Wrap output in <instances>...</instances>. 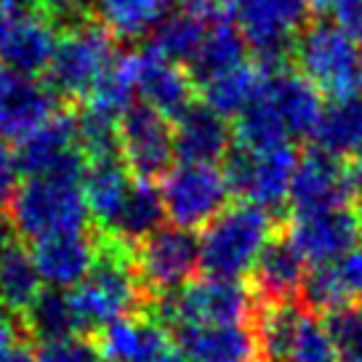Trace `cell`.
I'll use <instances>...</instances> for the list:
<instances>
[{
	"label": "cell",
	"mask_w": 362,
	"mask_h": 362,
	"mask_svg": "<svg viewBox=\"0 0 362 362\" xmlns=\"http://www.w3.org/2000/svg\"><path fill=\"white\" fill-rule=\"evenodd\" d=\"M88 205L80 189V181L54 179V176H33L13 192L6 205L3 218L13 238L27 245L57 235L86 232Z\"/></svg>",
	"instance_id": "3957f363"
},
{
	"label": "cell",
	"mask_w": 362,
	"mask_h": 362,
	"mask_svg": "<svg viewBox=\"0 0 362 362\" xmlns=\"http://www.w3.org/2000/svg\"><path fill=\"white\" fill-rule=\"evenodd\" d=\"M3 221H6V218H0V245H3V240L8 238V235H6V232H3Z\"/></svg>",
	"instance_id": "bcb514c9"
},
{
	"label": "cell",
	"mask_w": 362,
	"mask_h": 362,
	"mask_svg": "<svg viewBox=\"0 0 362 362\" xmlns=\"http://www.w3.org/2000/svg\"><path fill=\"white\" fill-rule=\"evenodd\" d=\"M306 269L309 267L304 256L296 250L280 221L250 269L248 288L256 304H285V301L301 298Z\"/></svg>",
	"instance_id": "ac0fdd59"
},
{
	"label": "cell",
	"mask_w": 362,
	"mask_h": 362,
	"mask_svg": "<svg viewBox=\"0 0 362 362\" xmlns=\"http://www.w3.org/2000/svg\"><path fill=\"white\" fill-rule=\"evenodd\" d=\"M349 173H351L354 187H357V192H362V147H360V152L349 160Z\"/></svg>",
	"instance_id": "7bdbcfd3"
},
{
	"label": "cell",
	"mask_w": 362,
	"mask_h": 362,
	"mask_svg": "<svg viewBox=\"0 0 362 362\" xmlns=\"http://www.w3.org/2000/svg\"><path fill=\"white\" fill-rule=\"evenodd\" d=\"M90 13L115 40H136L158 27L168 13V0H93Z\"/></svg>",
	"instance_id": "4dcf8cb0"
},
{
	"label": "cell",
	"mask_w": 362,
	"mask_h": 362,
	"mask_svg": "<svg viewBox=\"0 0 362 362\" xmlns=\"http://www.w3.org/2000/svg\"><path fill=\"white\" fill-rule=\"evenodd\" d=\"M211 24L216 22H205L203 16H197L194 11H189L187 6L179 3V8L165 13L160 19L158 27L152 30V43H149V48L163 54L170 62H176V64H189Z\"/></svg>",
	"instance_id": "1f68e13d"
},
{
	"label": "cell",
	"mask_w": 362,
	"mask_h": 362,
	"mask_svg": "<svg viewBox=\"0 0 362 362\" xmlns=\"http://www.w3.org/2000/svg\"><path fill=\"white\" fill-rule=\"evenodd\" d=\"M136 272L152 298L192 283L200 269V238L179 226H160L141 245H136Z\"/></svg>",
	"instance_id": "7c38bea8"
},
{
	"label": "cell",
	"mask_w": 362,
	"mask_h": 362,
	"mask_svg": "<svg viewBox=\"0 0 362 362\" xmlns=\"http://www.w3.org/2000/svg\"><path fill=\"white\" fill-rule=\"evenodd\" d=\"M232 149V125L211 107L194 102L173 123V152L189 165H214Z\"/></svg>",
	"instance_id": "7402d4cb"
},
{
	"label": "cell",
	"mask_w": 362,
	"mask_h": 362,
	"mask_svg": "<svg viewBox=\"0 0 362 362\" xmlns=\"http://www.w3.org/2000/svg\"><path fill=\"white\" fill-rule=\"evenodd\" d=\"M296 144L250 152L232 144L224 158V176L232 194H238L243 203H253L267 214H280L288 208L291 181L298 163Z\"/></svg>",
	"instance_id": "9c48e42d"
},
{
	"label": "cell",
	"mask_w": 362,
	"mask_h": 362,
	"mask_svg": "<svg viewBox=\"0 0 362 362\" xmlns=\"http://www.w3.org/2000/svg\"><path fill=\"white\" fill-rule=\"evenodd\" d=\"M96 256L88 274L69 291V304L83 336H93L117 320L147 312L152 296L136 272L134 248L93 226Z\"/></svg>",
	"instance_id": "6da1fadb"
},
{
	"label": "cell",
	"mask_w": 362,
	"mask_h": 362,
	"mask_svg": "<svg viewBox=\"0 0 362 362\" xmlns=\"http://www.w3.org/2000/svg\"><path fill=\"white\" fill-rule=\"evenodd\" d=\"M163 218H165V208H163L160 189L152 181L134 179L120 211L115 214L110 226H104V232H110L112 238L136 250V245H141L149 235H155L163 226Z\"/></svg>",
	"instance_id": "d4e9b609"
},
{
	"label": "cell",
	"mask_w": 362,
	"mask_h": 362,
	"mask_svg": "<svg viewBox=\"0 0 362 362\" xmlns=\"http://www.w3.org/2000/svg\"><path fill=\"white\" fill-rule=\"evenodd\" d=\"M283 229L296 245V250L312 267L341 259L344 253L357 248V243H360V224H357L354 208H339V211L309 216H288V218H283Z\"/></svg>",
	"instance_id": "e0dca14e"
},
{
	"label": "cell",
	"mask_w": 362,
	"mask_h": 362,
	"mask_svg": "<svg viewBox=\"0 0 362 362\" xmlns=\"http://www.w3.org/2000/svg\"><path fill=\"white\" fill-rule=\"evenodd\" d=\"M33 3L37 11L51 16L54 22L57 19H67L64 24H69L75 22V19H80V16H88L93 0H33Z\"/></svg>",
	"instance_id": "74e56055"
},
{
	"label": "cell",
	"mask_w": 362,
	"mask_h": 362,
	"mask_svg": "<svg viewBox=\"0 0 362 362\" xmlns=\"http://www.w3.org/2000/svg\"><path fill=\"white\" fill-rule=\"evenodd\" d=\"M117 57L115 35L93 13L62 27L57 51L45 69V86L64 107H83Z\"/></svg>",
	"instance_id": "7a4b0ae2"
},
{
	"label": "cell",
	"mask_w": 362,
	"mask_h": 362,
	"mask_svg": "<svg viewBox=\"0 0 362 362\" xmlns=\"http://www.w3.org/2000/svg\"><path fill=\"white\" fill-rule=\"evenodd\" d=\"M315 147L333 158H354L362 147V93L346 99H330L317 120Z\"/></svg>",
	"instance_id": "83f0119b"
},
{
	"label": "cell",
	"mask_w": 362,
	"mask_h": 362,
	"mask_svg": "<svg viewBox=\"0 0 362 362\" xmlns=\"http://www.w3.org/2000/svg\"><path fill=\"white\" fill-rule=\"evenodd\" d=\"M131 181H134L131 170L125 168L120 155L88 160L83 181H80V189H83V197L88 205V214L93 216L99 229L110 226L115 214L120 211L125 194L131 189Z\"/></svg>",
	"instance_id": "484cf974"
},
{
	"label": "cell",
	"mask_w": 362,
	"mask_h": 362,
	"mask_svg": "<svg viewBox=\"0 0 362 362\" xmlns=\"http://www.w3.org/2000/svg\"><path fill=\"white\" fill-rule=\"evenodd\" d=\"M64 104L35 78L0 67V139L22 144Z\"/></svg>",
	"instance_id": "2e32d148"
},
{
	"label": "cell",
	"mask_w": 362,
	"mask_h": 362,
	"mask_svg": "<svg viewBox=\"0 0 362 362\" xmlns=\"http://www.w3.org/2000/svg\"><path fill=\"white\" fill-rule=\"evenodd\" d=\"M19 322H22L24 336L35 339L37 344L80 336V325L69 304V293L59 288H43L40 296L24 309Z\"/></svg>",
	"instance_id": "f546056e"
},
{
	"label": "cell",
	"mask_w": 362,
	"mask_h": 362,
	"mask_svg": "<svg viewBox=\"0 0 362 362\" xmlns=\"http://www.w3.org/2000/svg\"><path fill=\"white\" fill-rule=\"evenodd\" d=\"M136 93L155 112L176 123L194 104L197 86L184 64L170 62L147 45L136 54Z\"/></svg>",
	"instance_id": "d6986e66"
},
{
	"label": "cell",
	"mask_w": 362,
	"mask_h": 362,
	"mask_svg": "<svg viewBox=\"0 0 362 362\" xmlns=\"http://www.w3.org/2000/svg\"><path fill=\"white\" fill-rule=\"evenodd\" d=\"M301 301L315 315L330 309L351 306L362 301V248H351L341 259L328 264H315L306 269L301 285Z\"/></svg>",
	"instance_id": "44dd1931"
},
{
	"label": "cell",
	"mask_w": 362,
	"mask_h": 362,
	"mask_svg": "<svg viewBox=\"0 0 362 362\" xmlns=\"http://www.w3.org/2000/svg\"><path fill=\"white\" fill-rule=\"evenodd\" d=\"M357 203V187L351 181L349 163L333 158L320 147H304L291 181L288 208L291 216H309L351 208Z\"/></svg>",
	"instance_id": "8fae6325"
},
{
	"label": "cell",
	"mask_w": 362,
	"mask_h": 362,
	"mask_svg": "<svg viewBox=\"0 0 362 362\" xmlns=\"http://www.w3.org/2000/svg\"><path fill=\"white\" fill-rule=\"evenodd\" d=\"M78 147V112L75 107L59 110L51 120H45L33 136H27L16 147L19 168L22 173L33 176H45L57 170L67 158H72Z\"/></svg>",
	"instance_id": "cb8c5ba5"
},
{
	"label": "cell",
	"mask_w": 362,
	"mask_h": 362,
	"mask_svg": "<svg viewBox=\"0 0 362 362\" xmlns=\"http://www.w3.org/2000/svg\"><path fill=\"white\" fill-rule=\"evenodd\" d=\"M293 62L330 99H346L362 90V51L339 24H309L293 45Z\"/></svg>",
	"instance_id": "52a82bcc"
},
{
	"label": "cell",
	"mask_w": 362,
	"mask_h": 362,
	"mask_svg": "<svg viewBox=\"0 0 362 362\" xmlns=\"http://www.w3.org/2000/svg\"><path fill=\"white\" fill-rule=\"evenodd\" d=\"M261 88V69L259 64H243L232 69L226 75L208 80L200 86L203 104L211 107L216 115H221L224 120H238L240 115L250 107Z\"/></svg>",
	"instance_id": "d6a6232c"
},
{
	"label": "cell",
	"mask_w": 362,
	"mask_h": 362,
	"mask_svg": "<svg viewBox=\"0 0 362 362\" xmlns=\"http://www.w3.org/2000/svg\"><path fill=\"white\" fill-rule=\"evenodd\" d=\"M322 325L339 362H362V304L330 309L322 315Z\"/></svg>",
	"instance_id": "e575fe53"
},
{
	"label": "cell",
	"mask_w": 362,
	"mask_h": 362,
	"mask_svg": "<svg viewBox=\"0 0 362 362\" xmlns=\"http://www.w3.org/2000/svg\"><path fill=\"white\" fill-rule=\"evenodd\" d=\"M35 362H102L90 336L48 341L35 349Z\"/></svg>",
	"instance_id": "d590c367"
},
{
	"label": "cell",
	"mask_w": 362,
	"mask_h": 362,
	"mask_svg": "<svg viewBox=\"0 0 362 362\" xmlns=\"http://www.w3.org/2000/svg\"><path fill=\"white\" fill-rule=\"evenodd\" d=\"M19 176H22V168H19L16 149L0 139V211H6L13 192L19 189Z\"/></svg>",
	"instance_id": "8d00e7d4"
},
{
	"label": "cell",
	"mask_w": 362,
	"mask_h": 362,
	"mask_svg": "<svg viewBox=\"0 0 362 362\" xmlns=\"http://www.w3.org/2000/svg\"><path fill=\"white\" fill-rule=\"evenodd\" d=\"M141 362H187V357H184V351L179 349L176 339L170 336V339L163 341V344H160L155 351H149V354Z\"/></svg>",
	"instance_id": "60d3db41"
},
{
	"label": "cell",
	"mask_w": 362,
	"mask_h": 362,
	"mask_svg": "<svg viewBox=\"0 0 362 362\" xmlns=\"http://www.w3.org/2000/svg\"><path fill=\"white\" fill-rule=\"evenodd\" d=\"M333 13L341 30L357 45H362V0H339Z\"/></svg>",
	"instance_id": "f35d334b"
},
{
	"label": "cell",
	"mask_w": 362,
	"mask_h": 362,
	"mask_svg": "<svg viewBox=\"0 0 362 362\" xmlns=\"http://www.w3.org/2000/svg\"><path fill=\"white\" fill-rule=\"evenodd\" d=\"M147 312L168 330L179 325H240L256 322V298L248 283L205 274L173 293L152 298Z\"/></svg>",
	"instance_id": "5b68a950"
},
{
	"label": "cell",
	"mask_w": 362,
	"mask_h": 362,
	"mask_svg": "<svg viewBox=\"0 0 362 362\" xmlns=\"http://www.w3.org/2000/svg\"><path fill=\"white\" fill-rule=\"evenodd\" d=\"M136 96V54H117L110 69L90 90L83 110L104 115L110 120H120V115L134 104Z\"/></svg>",
	"instance_id": "836d02e7"
},
{
	"label": "cell",
	"mask_w": 362,
	"mask_h": 362,
	"mask_svg": "<svg viewBox=\"0 0 362 362\" xmlns=\"http://www.w3.org/2000/svg\"><path fill=\"white\" fill-rule=\"evenodd\" d=\"M245 51H248V45L243 40L240 30L229 19L211 24L203 43L197 48V54L189 62V75H192L194 86L200 88L208 80L243 67L245 64Z\"/></svg>",
	"instance_id": "f1b7e54d"
},
{
	"label": "cell",
	"mask_w": 362,
	"mask_h": 362,
	"mask_svg": "<svg viewBox=\"0 0 362 362\" xmlns=\"http://www.w3.org/2000/svg\"><path fill=\"white\" fill-rule=\"evenodd\" d=\"M24 339H27V336H24L19 317H13L11 312L0 309V357H3L6 351H11L13 346Z\"/></svg>",
	"instance_id": "ab89813d"
},
{
	"label": "cell",
	"mask_w": 362,
	"mask_h": 362,
	"mask_svg": "<svg viewBox=\"0 0 362 362\" xmlns=\"http://www.w3.org/2000/svg\"><path fill=\"white\" fill-rule=\"evenodd\" d=\"M117 144L125 168L134 179L155 181L170 170L173 152V123L155 112L149 104H131L117 120Z\"/></svg>",
	"instance_id": "4fadbf2b"
},
{
	"label": "cell",
	"mask_w": 362,
	"mask_h": 362,
	"mask_svg": "<svg viewBox=\"0 0 362 362\" xmlns=\"http://www.w3.org/2000/svg\"><path fill=\"white\" fill-rule=\"evenodd\" d=\"M160 197L173 226L197 232L224 211L232 189L221 168L181 163L160 179Z\"/></svg>",
	"instance_id": "30bf717a"
},
{
	"label": "cell",
	"mask_w": 362,
	"mask_h": 362,
	"mask_svg": "<svg viewBox=\"0 0 362 362\" xmlns=\"http://www.w3.org/2000/svg\"><path fill=\"white\" fill-rule=\"evenodd\" d=\"M57 22L37 8L0 19V67L27 78L45 75L57 51Z\"/></svg>",
	"instance_id": "5bb4252c"
},
{
	"label": "cell",
	"mask_w": 362,
	"mask_h": 362,
	"mask_svg": "<svg viewBox=\"0 0 362 362\" xmlns=\"http://www.w3.org/2000/svg\"><path fill=\"white\" fill-rule=\"evenodd\" d=\"M173 339L187 362H261L256 322L240 325H179Z\"/></svg>",
	"instance_id": "ffe728a7"
},
{
	"label": "cell",
	"mask_w": 362,
	"mask_h": 362,
	"mask_svg": "<svg viewBox=\"0 0 362 362\" xmlns=\"http://www.w3.org/2000/svg\"><path fill=\"white\" fill-rule=\"evenodd\" d=\"M0 362H35V349L27 344V339H24V341H19L11 351H6V354L0 357Z\"/></svg>",
	"instance_id": "b9f144b4"
},
{
	"label": "cell",
	"mask_w": 362,
	"mask_h": 362,
	"mask_svg": "<svg viewBox=\"0 0 362 362\" xmlns=\"http://www.w3.org/2000/svg\"><path fill=\"white\" fill-rule=\"evenodd\" d=\"M40 291L43 280L35 269L33 253L22 240L8 235L0 245V309L22 317Z\"/></svg>",
	"instance_id": "4316f807"
},
{
	"label": "cell",
	"mask_w": 362,
	"mask_h": 362,
	"mask_svg": "<svg viewBox=\"0 0 362 362\" xmlns=\"http://www.w3.org/2000/svg\"><path fill=\"white\" fill-rule=\"evenodd\" d=\"M274 229V216L259 205L243 200L226 205L200 235V269L208 277L224 280L245 277Z\"/></svg>",
	"instance_id": "277c9868"
},
{
	"label": "cell",
	"mask_w": 362,
	"mask_h": 362,
	"mask_svg": "<svg viewBox=\"0 0 362 362\" xmlns=\"http://www.w3.org/2000/svg\"><path fill=\"white\" fill-rule=\"evenodd\" d=\"M261 362H339L322 317L296 298L285 304H256Z\"/></svg>",
	"instance_id": "ba28073f"
},
{
	"label": "cell",
	"mask_w": 362,
	"mask_h": 362,
	"mask_svg": "<svg viewBox=\"0 0 362 362\" xmlns=\"http://www.w3.org/2000/svg\"><path fill=\"white\" fill-rule=\"evenodd\" d=\"M354 214H357V224H360V240H362V197L354 203Z\"/></svg>",
	"instance_id": "f6af8a7d"
},
{
	"label": "cell",
	"mask_w": 362,
	"mask_h": 362,
	"mask_svg": "<svg viewBox=\"0 0 362 362\" xmlns=\"http://www.w3.org/2000/svg\"><path fill=\"white\" fill-rule=\"evenodd\" d=\"M259 96L269 104V110L283 123L291 141L312 139L317 120L322 115L320 90L293 67L261 69Z\"/></svg>",
	"instance_id": "9a60e30c"
},
{
	"label": "cell",
	"mask_w": 362,
	"mask_h": 362,
	"mask_svg": "<svg viewBox=\"0 0 362 362\" xmlns=\"http://www.w3.org/2000/svg\"><path fill=\"white\" fill-rule=\"evenodd\" d=\"M35 269L48 288H75L88 274L93 256H96V238L93 232H75V235H57L30 245Z\"/></svg>",
	"instance_id": "603a6c76"
},
{
	"label": "cell",
	"mask_w": 362,
	"mask_h": 362,
	"mask_svg": "<svg viewBox=\"0 0 362 362\" xmlns=\"http://www.w3.org/2000/svg\"><path fill=\"white\" fill-rule=\"evenodd\" d=\"M336 3L339 0H309V6H312V11L315 13H328L336 8Z\"/></svg>",
	"instance_id": "ee69618b"
},
{
	"label": "cell",
	"mask_w": 362,
	"mask_h": 362,
	"mask_svg": "<svg viewBox=\"0 0 362 362\" xmlns=\"http://www.w3.org/2000/svg\"><path fill=\"white\" fill-rule=\"evenodd\" d=\"M226 13L261 69L291 67L293 45L309 27V0H226Z\"/></svg>",
	"instance_id": "8992f818"
}]
</instances>
